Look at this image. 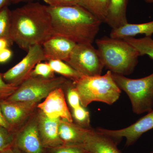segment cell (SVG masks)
I'll return each instance as SVG.
<instances>
[{
	"instance_id": "obj_36",
	"label": "cell",
	"mask_w": 153,
	"mask_h": 153,
	"mask_svg": "<svg viewBox=\"0 0 153 153\" xmlns=\"http://www.w3.org/2000/svg\"><path fill=\"white\" fill-rule=\"evenodd\" d=\"M146 3H148V4H153V0H144Z\"/></svg>"
},
{
	"instance_id": "obj_4",
	"label": "cell",
	"mask_w": 153,
	"mask_h": 153,
	"mask_svg": "<svg viewBox=\"0 0 153 153\" xmlns=\"http://www.w3.org/2000/svg\"><path fill=\"white\" fill-rule=\"evenodd\" d=\"M73 83L80 104L84 108L95 101L112 105L119 99L121 92L109 70L104 75L82 76Z\"/></svg>"
},
{
	"instance_id": "obj_12",
	"label": "cell",
	"mask_w": 153,
	"mask_h": 153,
	"mask_svg": "<svg viewBox=\"0 0 153 153\" xmlns=\"http://www.w3.org/2000/svg\"><path fill=\"white\" fill-rule=\"evenodd\" d=\"M81 146L88 153H121L112 139L91 128L88 129Z\"/></svg>"
},
{
	"instance_id": "obj_3",
	"label": "cell",
	"mask_w": 153,
	"mask_h": 153,
	"mask_svg": "<svg viewBox=\"0 0 153 153\" xmlns=\"http://www.w3.org/2000/svg\"><path fill=\"white\" fill-rule=\"evenodd\" d=\"M95 42L104 67L124 76L133 72L140 55L131 45L123 39L110 37L97 39Z\"/></svg>"
},
{
	"instance_id": "obj_31",
	"label": "cell",
	"mask_w": 153,
	"mask_h": 153,
	"mask_svg": "<svg viewBox=\"0 0 153 153\" xmlns=\"http://www.w3.org/2000/svg\"><path fill=\"white\" fill-rule=\"evenodd\" d=\"M0 126L10 131H12L10 125L8 123L3 114L2 110L0 104Z\"/></svg>"
},
{
	"instance_id": "obj_21",
	"label": "cell",
	"mask_w": 153,
	"mask_h": 153,
	"mask_svg": "<svg viewBox=\"0 0 153 153\" xmlns=\"http://www.w3.org/2000/svg\"><path fill=\"white\" fill-rule=\"evenodd\" d=\"M131 45L139 53L140 56L148 55L153 60V39L150 36L136 38L134 37L123 39Z\"/></svg>"
},
{
	"instance_id": "obj_13",
	"label": "cell",
	"mask_w": 153,
	"mask_h": 153,
	"mask_svg": "<svg viewBox=\"0 0 153 153\" xmlns=\"http://www.w3.org/2000/svg\"><path fill=\"white\" fill-rule=\"evenodd\" d=\"M60 119L49 118L41 111L38 115V130L43 147L57 148L64 144L59 134Z\"/></svg>"
},
{
	"instance_id": "obj_7",
	"label": "cell",
	"mask_w": 153,
	"mask_h": 153,
	"mask_svg": "<svg viewBox=\"0 0 153 153\" xmlns=\"http://www.w3.org/2000/svg\"><path fill=\"white\" fill-rule=\"evenodd\" d=\"M91 43L77 44L66 61L83 76L101 75L104 68L97 49Z\"/></svg>"
},
{
	"instance_id": "obj_35",
	"label": "cell",
	"mask_w": 153,
	"mask_h": 153,
	"mask_svg": "<svg viewBox=\"0 0 153 153\" xmlns=\"http://www.w3.org/2000/svg\"><path fill=\"white\" fill-rule=\"evenodd\" d=\"M0 153H19L17 152L16 151L14 150L13 149H11L9 147L6 149L4 150L2 152H1Z\"/></svg>"
},
{
	"instance_id": "obj_33",
	"label": "cell",
	"mask_w": 153,
	"mask_h": 153,
	"mask_svg": "<svg viewBox=\"0 0 153 153\" xmlns=\"http://www.w3.org/2000/svg\"><path fill=\"white\" fill-rule=\"evenodd\" d=\"M12 1V0H0V10L5 7H8Z\"/></svg>"
},
{
	"instance_id": "obj_27",
	"label": "cell",
	"mask_w": 153,
	"mask_h": 153,
	"mask_svg": "<svg viewBox=\"0 0 153 153\" xmlns=\"http://www.w3.org/2000/svg\"><path fill=\"white\" fill-rule=\"evenodd\" d=\"M11 132L0 126V152L10 147L13 141Z\"/></svg>"
},
{
	"instance_id": "obj_26",
	"label": "cell",
	"mask_w": 153,
	"mask_h": 153,
	"mask_svg": "<svg viewBox=\"0 0 153 153\" xmlns=\"http://www.w3.org/2000/svg\"><path fill=\"white\" fill-rule=\"evenodd\" d=\"M18 86H14L7 83L4 80L3 74L0 73V100L8 98L16 91Z\"/></svg>"
},
{
	"instance_id": "obj_1",
	"label": "cell",
	"mask_w": 153,
	"mask_h": 153,
	"mask_svg": "<svg viewBox=\"0 0 153 153\" xmlns=\"http://www.w3.org/2000/svg\"><path fill=\"white\" fill-rule=\"evenodd\" d=\"M10 36L13 42L25 51L34 45H42L52 36L48 6L31 2L11 10Z\"/></svg>"
},
{
	"instance_id": "obj_29",
	"label": "cell",
	"mask_w": 153,
	"mask_h": 153,
	"mask_svg": "<svg viewBox=\"0 0 153 153\" xmlns=\"http://www.w3.org/2000/svg\"><path fill=\"white\" fill-rule=\"evenodd\" d=\"M49 7H53L78 4V0H43Z\"/></svg>"
},
{
	"instance_id": "obj_20",
	"label": "cell",
	"mask_w": 153,
	"mask_h": 153,
	"mask_svg": "<svg viewBox=\"0 0 153 153\" xmlns=\"http://www.w3.org/2000/svg\"><path fill=\"white\" fill-rule=\"evenodd\" d=\"M54 72L74 82L80 79L83 75L63 60H52L48 61Z\"/></svg>"
},
{
	"instance_id": "obj_30",
	"label": "cell",
	"mask_w": 153,
	"mask_h": 153,
	"mask_svg": "<svg viewBox=\"0 0 153 153\" xmlns=\"http://www.w3.org/2000/svg\"><path fill=\"white\" fill-rule=\"evenodd\" d=\"M13 52L9 48H6L0 52V63H7L11 59Z\"/></svg>"
},
{
	"instance_id": "obj_34",
	"label": "cell",
	"mask_w": 153,
	"mask_h": 153,
	"mask_svg": "<svg viewBox=\"0 0 153 153\" xmlns=\"http://www.w3.org/2000/svg\"><path fill=\"white\" fill-rule=\"evenodd\" d=\"M37 0H12V3L13 4H18L22 2H35Z\"/></svg>"
},
{
	"instance_id": "obj_24",
	"label": "cell",
	"mask_w": 153,
	"mask_h": 153,
	"mask_svg": "<svg viewBox=\"0 0 153 153\" xmlns=\"http://www.w3.org/2000/svg\"><path fill=\"white\" fill-rule=\"evenodd\" d=\"M54 73L48 62H39L36 64L30 73V76H38L44 78L55 77ZM29 76V77H30Z\"/></svg>"
},
{
	"instance_id": "obj_10",
	"label": "cell",
	"mask_w": 153,
	"mask_h": 153,
	"mask_svg": "<svg viewBox=\"0 0 153 153\" xmlns=\"http://www.w3.org/2000/svg\"><path fill=\"white\" fill-rule=\"evenodd\" d=\"M63 88H59L52 91L37 107L49 118H60L73 122V118L66 104Z\"/></svg>"
},
{
	"instance_id": "obj_38",
	"label": "cell",
	"mask_w": 153,
	"mask_h": 153,
	"mask_svg": "<svg viewBox=\"0 0 153 153\" xmlns=\"http://www.w3.org/2000/svg\"><path fill=\"white\" fill-rule=\"evenodd\" d=\"M85 153H87V152H85Z\"/></svg>"
},
{
	"instance_id": "obj_17",
	"label": "cell",
	"mask_w": 153,
	"mask_h": 153,
	"mask_svg": "<svg viewBox=\"0 0 153 153\" xmlns=\"http://www.w3.org/2000/svg\"><path fill=\"white\" fill-rule=\"evenodd\" d=\"M128 0H109V4L104 23L112 29L120 27L128 23L127 7Z\"/></svg>"
},
{
	"instance_id": "obj_19",
	"label": "cell",
	"mask_w": 153,
	"mask_h": 153,
	"mask_svg": "<svg viewBox=\"0 0 153 153\" xmlns=\"http://www.w3.org/2000/svg\"><path fill=\"white\" fill-rule=\"evenodd\" d=\"M109 0H78V5L104 22L106 18Z\"/></svg>"
},
{
	"instance_id": "obj_9",
	"label": "cell",
	"mask_w": 153,
	"mask_h": 153,
	"mask_svg": "<svg viewBox=\"0 0 153 153\" xmlns=\"http://www.w3.org/2000/svg\"><path fill=\"white\" fill-rule=\"evenodd\" d=\"M153 128V110L126 128L115 130L103 128L95 130L111 138L117 143V142H118L122 138H125L126 146L129 147L136 142L143 134Z\"/></svg>"
},
{
	"instance_id": "obj_25",
	"label": "cell",
	"mask_w": 153,
	"mask_h": 153,
	"mask_svg": "<svg viewBox=\"0 0 153 153\" xmlns=\"http://www.w3.org/2000/svg\"><path fill=\"white\" fill-rule=\"evenodd\" d=\"M68 79L66 83V87L67 88V99L69 105L72 108H76L81 105L80 98L78 92L74 87L73 81Z\"/></svg>"
},
{
	"instance_id": "obj_23",
	"label": "cell",
	"mask_w": 153,
	"mask_h": 153,
	"mask_svg": "<svg viewBox=\"0 0 153 153\" xmlns=\"http://www.w3.org/2000/svg\"><path fill=\"white\" fill-rule=\"evenodd\" d=\"M72 116L77 123L76 124L84 128H90L89 113L82 105L72 109Z\"/></svg>"
},
{
	"instance_id": "obj_15",
	"label": "cell",
	"mask_w": 153,
	"mask_h": 153,
	"mask_svg": "<svg viewBox=\"0 0 153 153\" xmlns=\"http://www.w3.org/2000/svg\"><path fill=\"white\" fill-rule=\"evenodd\" d=\"M17 146L27 153H42L43 146L38 130V123L29 124L17 136Z\"/></svg>"
},
{
	"instance_id": "obj_22",
	"label": "cell",
	"mask_w": 153,
	"mask_h": 153,
	"mask_svg": "<svg viewBox=\"0 0 153 153\" xmlns=\"http://www.w3.org/2000/svg\"><path fill=\"white\" fill-rule=\"evenodd\" d=\"M11 27V10L8 7H6L0 10V38H5L12 41Z\"/></svg>"
},
{
	"instance_id": "obj_11",
	"label": "cell",
	"mask_w": 153,
	"mask_h": 153,
	"mask_svg": "<svg viewBox=\"0 0 153 153\" xmlns=\"http://www.w3.org/2000/svg\"><path fill=\"white\" fill-rule=\"evenodd\" d=\"M3 114L10 126L12 131L29 116L37 103L25 102L0 100Z\"/></svg>"
},
{
	"instance_id": "obj_6",
	"label": "cell",
	"mask_w": 153,
	"mask_h": 153,
	"mask_svg": "<svg viewBox=\"0 0 153 153\" xmlns=\"http://www.w3.org/2000/svg\"><path fill=\"white\" fill-rule=\"evenodd\" d=\"M68 80L63 76L51 78L30 76L6 100L38 103L52 91L64 87Z\"/></svg>"
},
{
	"instance_id": "obj_14",
	"label": "cell",
	"mask_w": 153,
	"mask_h": 153,
	"mask_svg": "<svg viewBox=\"0 0 153 153\" xmlns=\"http://www.w3.org/2000/svg\"><path fill=\"white\" fill-rule=\"evenodd\" d=\"M73 41L58 36H52L42 45L46 60H60L66 62L76 45Z\"/></svg>"
},
{
	"instance_id": "obj_8",
	"label": "cell",
	"mask_w": 153,
	"mask_h": 153,
	"mask_svg": "<svg viewBox=\"0 0 153 153\" xmlns=\"http://www.w3.org/2000/svg\"><path fill=\"white\" fill-rule=\"evenodd\" d=\"M46 60L42 45L30 47L27 54L19 63L3 74L4 80L7 83L19 86L27 79L36 64Z\"/></svg>"
},
{
	"instance_id": "obj_32",
	"label": "cell",
	"mask_w": 153,
	"mask_h": 153,
	"mask_svg": "<svg viewBox=\"0 0 153 153\" xmlns=\"http://www.w3.org/2000/svg\"><path fill=\"white\" fill-rule=\"evenodd\" d=\"M13 42L5 38H0V52L6 48H9Z\"/></svg>"
},
{
	"instance_id": "obj_37",
	"label": "cell",
	"mask_w": 153,
	"mask_h": 153,
	"mask_svg": "<svg viewBox=\"0 0 153 153\" xmlns=\"http://www.w3.org/2000/svg\"><path fill=\"white\" fill-rule=\"evenodd\" d=\"M153 153V152H152V153Z\"/></svg>"
},
{
	"instance_id": "obj_16",
	"label": "cell",
	"mask_w": 153,
	"mask_h": 153,
	"mask_svg": "<svg viewBox=\"0 0 153 153\" xmlns=\"http://www.w3.org/2000/svg\"><path fill=\"white\" fill-rule=\"evenodd\" d=\"M65 120L60 119L59 134L64 144H82L85 133L88 130Z\"/></svg>"
},
{
	"instance_id": "obj_5",
	"label": "cell",
	"mask_w": 153,
	"mask_h": 153,
	"mask_svg": "<svg viewBox=\"0 0 153 153\" xmlns=\"http://www.w3.org/2000/svg\"><path fill=\"white\" fill-rule=\"evenodd\" d=\"M112 74L117 86L128 96L134 113L140 114L153 110V73L149 76L136 79Z\"/></svg>"
},
{
	"instance_id": "obj_39",
	"label": "cell",
	"mask_w": 153,
	"mask_h": 153,
	"mask_svg": "<svg viewBox=\"0 0 153 153\" xmlns=\"http://www.w3.org/2000/svg\"></svg>"
},
{
	"instance_id": "obj_2",
	"label": "cell",
	"mask_w": 153,
	"mask_h": 153,
	"mask_svg": "<svg viewBox=\"0 0 153 153\" xmlns=\"http://www.w3.org/2000/svg\"><path fill=\"white\" fill-rule=\"evenodd\" d=\"M52 36L67 38L76 44H92L102 22L79 5L48 6Z\"/></svg>"
},
{
	"instance_id": "obj_28",
	"label": "cell",
	"mask_w": 153,
	"mask_h": 153,
	"mask_svg": "<svg viewBox=\"0 0 153 153\" xmlns=\"http://www.w3.org/2000/svg\"><path fill=\"white\" fill-rule=\"evenodd\" d=\"M86 152L80 145L64 144L56 148L55 153H85Z\"/></svg>"
},
{
	"instance_id": "obj_18",
	"label": "cell",
	"mask_w": 153,
	"mask_h": 153,
	"mask_svg": "<svg viewBox=\"0 0 153 153\" xmlns=\"http://www.w3.org/2000/svg\"><path fill=\"white\" fill-rule=\"evenodd\" d=\"M153 34V21L142 24L127 23L120 27L112 29L110 37L116 39H124L140 34L152 37Z\"/></svg>"
}]
</instances>
